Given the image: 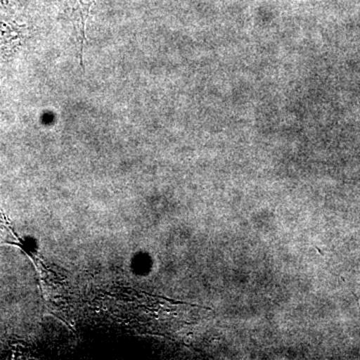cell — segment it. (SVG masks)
I'll list each match as a JSON object with an SVG mask.
<instances>
[{"label": "cell", "mask_w": 360, "mask_h": 360, "mask_svg": "<svg viewBox=\"0 0 360 360\" xmlns=\"http://www.w3.org/2000/svg\"><path fill=\"white\" fill-rule=\"evenodd\" d=\"M14 0H0V8H7L13 4Z\"/></svg>", "instance_id": "3957f363"}, {"label": "cell", "mask_w": 360, "mask_h": 360, "mask_svg": "<svg viewBox=\"0 0 360 360\" xmlns=\"http://www.w3.org/2000/svg\"><path fill=\"white\" fill-rule=\"evenodd\" d=\"M25 39L21 25L0 20V63L11 58Z\"/></svg>", "instance_id": "6da1fadb"}, {"label": "cell", "mask_w": 360, "mask_h": 360, "mask_svg": "<svg viewBox=\"0 0 360 360\" xmlns=\"http://www.w3.org/2000/svg\"><path fill=\"white\" fill-rule=\"evenodd\" d=\"M70 4L73 25L77 32L78 49L82 51L85 41V25L89 18L90 7L94 0H66Z\"/></svg>", "instance_id": "7a4b0ae2"}]
</instances>
